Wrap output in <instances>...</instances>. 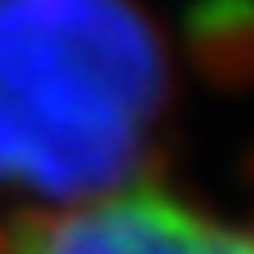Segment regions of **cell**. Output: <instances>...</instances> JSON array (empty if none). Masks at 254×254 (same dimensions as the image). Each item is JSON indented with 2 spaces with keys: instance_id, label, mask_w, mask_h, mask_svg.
<instances>
[{
  "instance_id": "7a4b0ae2",
  "label": "cell",
  "mask_w": 254,
  "mask_h": 254,
  "mask_svg": "<svg viewBox=\"0 0 254 254\" xmlns=\"http://www.w3.org/2000/svg\"><path fill=\"white\" fill-rule=\"evenodd\" d=\"M0 254H254V219L155 185H115L0 219Z\"/></svg>"
},
{
  "instance_id": "6da1fadb",
  "label": "cell",
  "mask_w": 254,
  "mask_h": 254,
  "mask_svg": "<svg viewBox=\"0 0 254 254\" xmlns=\"http://www.w3.org/2000/svg\"><path fill=\"white\" fill-rule=\"evenodd\" d=\"M165 100V45L130 0H0V185L115 190Z\"/></svg>"
}]
</instances>
